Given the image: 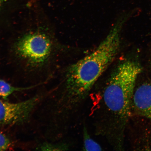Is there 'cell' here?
Segmentation results:
<instances>
[{"label": "cell", "mask_w": 151, "mask_h": 151, "mask_svg": "<svg viewBox=\"0 0 151 151\" xmlns=\"http://www.w3.org/2000/svg\"><path fill=\"white\" fill-rule=\"evenodd\" d=\"M35 86L27 87H18L13 86L4 80L0 79V97L6 100L9 96L15 92H20L31 89Z\"/></svg>", "instance_id": "6"}, {"label": "cell", "mask_w": 151, "mask_h": 151, "mask_svg": "<svg viewBox=\"0 0 151 151\" xmlns=\"http://www.w3.org/2000/svg\"><path fill=\"white\" fill-rule=\"evenodd\" d=\"M142 68L137 62H122L113 71L98 95L99 134L113 148H122L124 130L131 115L136 82Z\"/></svg>", "instance_id": "1"}, {"label": "cell", "mask_w": 151, "mask_h": 151, "mask_svg": "<svg viewBox=\"0 0 151 151\" xmlns=\"http://www.w3.org/2000/svg\"><path fill=\"white\" fill-rule=\"evenodd\" d=\"M40 99L39 96H36L25 101L12 103L0 99V124L13 125L25 121Z\"/></svg>", "instance_id": "4"}, {"label": "cell", "mask_w": 151, "mask_h": 151, "mask_svg": "<svg viewBox=\"0 0 151 151\" xmlns=\"http://www.w3.org/2000/svg\"><path fill=\"white\" fill-rule=\"evenodd\" d=\"M40 150L45 151H61L67 150V146L62 145H54L44 143L39 148Z\"/></svg>", "instance_id": "8"}, {"label": "cell", "mask_w": 151, "mask_h": 151, "mask_svg": "<svg viewBox=\"0 0 151 151\" xmlns=\"http://www.w3.org/2000/svg\"><path fill=\"white\" fill-rule=\"evenodd\" d=\"M83 149L85 151H101L102 148L100 145L90 137L86 127L83 130Z\"/></svg>", "instance_id": "7"}, {"label": "cell", "mask_w": 151, "mask_h": 151, "mask_svg": "<svg viewBox=\"0 0 151 151\" xmlns=\"http://www.w3.org/2000/svg\"><path fill=\"white\" fill-rule=\"evenodd\" d=\"M123 22H118L96 50L69 68L61 96L73 105L81 104L117 54Z\"/></svg>", "instance_id": "2"}, {"label": "cell", "mask_w": 151, "mask_h": 151, "mask_svg": "<svg viewBox=\"0 0 151 151\" xmlns=\"http://www.w3.org/2000/svg\"><path fill=\"white\" fill-rule=\"evenodd\" d=\"M19 55L34 65L42 64L50 54L52 44L46 35L40 33L30 34L20 39L16 46Z\"/></svg>", "instance_id": "3"}, {"label": "cell", "mask_w": 151, "mask_h": 151, "mask_svg": "<svg viewBox=\"0 0 151 151\" xmlns=\"http://www.w3.org/2000/svg\"><path fill=\"white\" fill-rule=\"evenodd\" d=\"M11 145V141L8 137L0 132V151L8 150Z\"/></svg>", "instance_id": "9"}, {"label": "cell", "mask_w": 151, "mask_h": 151, "mask_svg": "<svg viewBox=\"0 0 151 151\" xmlns=\"http://www.w3.org/2000/svg\"><path fill=\"white\" fill-rule=\"evenodd\" d=\"M133 106L139 114L151 120V84H143L135 90Z\"/></svg>", "instance_id": "5"}, {"label": "cell", "mask_w": 151, "mask_h": 151, "mask_svg": "<svg viewBox=\"0 0 151 151\" xmlns=\"http://www.w3.org/2000/svg\"><path fill=\"white\" fill-rule=\"evenodd\" d=\"M4 1V0H0V6L2 4L3 2Z\"/></svg>", "instance_id": "10"}]
</instances>
